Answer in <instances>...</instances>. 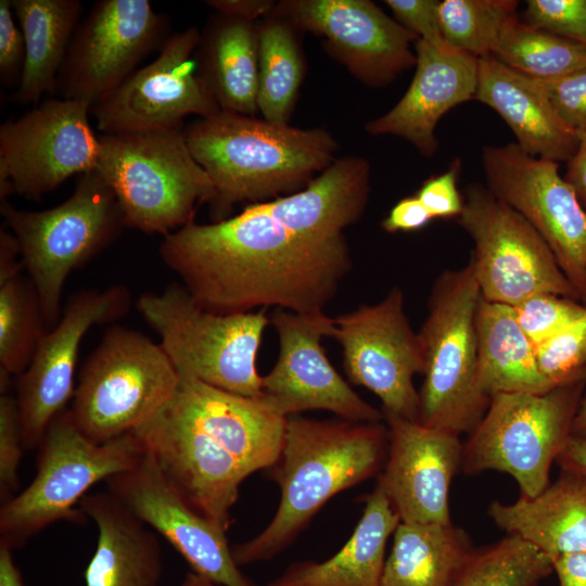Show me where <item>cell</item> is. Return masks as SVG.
<instances>
[{
  "label": "cell",
  "mask_w": 586,
  "mask_h": 586,
  "mask_svg": "<svg viewBox=\"0 0 586 586\" xmlns=\"http://www.w3.org/2000/svg\"><path fill=\"white\" fill-rule=\"evenodd\" d=\"M459 222L471 237L481 297L517 306L542 293L581 301L543 237L487 188L466 189Z\"/></svg>",
  "instance_id": "obj_11"
},
{
  "label": "cell",
  "mask_w": 586,
  "mask_h": 586,
  "mask_svg": "<svg viewBox=\"0 0 586 586\" xmlns=\"http://www.w3.org/2000/svg\"><path fill=\"white\" fill-rule=\"evenodd\" d=\"M565 180L574 189L577 199L586 212V131L578 133V145L569 160Z\"/></svg>",
  "instance_id": "obj_49"
},
{
  "label": "cell",
  "mask_w": 586,
  "mask_h": 586,
  "mask_svg": "<svg viewBox=\"0 0 586 586\" xmlns=\"http://www.w3.org/2000/svg\"><path fill=\"white\" fill-rule=\"evenodd\" d=\"M168 17L146 0H99L79 22L54 93L91 105L118 88L170 36Z\"/></svg>",
  "instance_id": "obj_13"
},
{
  "label": "cell",
  "mask_w": 586,
  "mask_h": 586,
  "mask_svg": "<svg viewBox=\"0 0 586 586\" xmlns=\"http://www.w3.org/2000/svg\"><path fill=\"white\" fill-rule=\"evenodd\" d=\"M0 213L18 242L50 330L61 318V296L71 272L110 246L126 227L118 201L92 170L80 175L72 195L52 208L18 209L4 200Z\"/></svg>",
  "instance_id": "obj_6"
},
{
  "label": "cell",
  "mask_w": 586,
  "mask_h": 586,
  "mask_svg": "<svg viewBox=\"0 0 586 586\" xmlns=\"http://www.w3.org/2000/svg\"><path fill=\"white\" fill-rule=\"evenodd\" d=\"M12 0H0V79L5 87H18L26 59L25 39L15 22Z\"/></svg>",
  "instance_id": "obj_43"
},
{
  "label": "cell",
  "mask_w": 586,
  "mask_h": 586,
  "mask_svg": "<svg viewBox=\"0 0 586 586\" xmlns=\"http://www.w3.org/2000/svg\"><path fill=\"white\" fill-rule=\"evenodd\" d=\"M526 24L586 46V0H528Z\"/></svg>",
  "instance_id": "obj_40"
},
{
  "label": "cell",
  "mask_w": 586,
  "mask_h": 586,
  "mask_svg": "<svg viewBox=\"0 0 586 586\" xmlns=\"http://www.w3.org/2000/svg\"><path fill=\"white\" fill-rule=\"evenodd\" d=\"M178 384L179 374L160 343L112 326L80 370L69 411L88 438L103 444L162 412Z\"/></svg>",
  "instance_id": "obj_8"
},
{
  "label": "cell",
  "mask_w": 586,
  "mask_h": 586,
  "mask_svg": "<svg viewBox=\"0 0 586 586\" xmlns=\"http://www.w3.org/2000/svg\"><path fill=\"white\" fill-rule=\"evenodd\" d=\"M167 409L220 444L247 475L270 469L280 457L288 418L259 397L241 396L179 375Z\"/></svg>",
  "instance_id": "obj_24"
},
{
  "label": "cell",
  "mask_w": 586,
  "mask_h": 586,
  "mask_svg": "<svg viewBox=\"0 0 586 586\" xmlns=\"http://www.w3.org/2000/svg\"><path fill=\"white\" fill-rule=\"evenodd\" d=\"M296 27L276 13L258 22V111L263 118L288 124L304 76Z\"/></svg>",
  "instance_id": "obj_33"
},
{
  "label": "cell",
  "mask_w": 586,
  "mask_h": 586,
  "mask_svg": "<svg viewBox=\"0 0 586 586\" xmlns=\"http://www.w3.org/2000/svg\"><path fill=\"white\" fill-rule=\"evenodd\" d=\"M532 78L552 79L586 67V46L515 20L493 54Z\"/></svg>",
  "instance_id": "obj_35"
},
{
  "label": "cell",
  "mask_w": 586,
  "mask_h": 586,
  "mask_svg": "<svg viewBox=\"0 0 586 586\" xmlns=\"http://www.w3.org/2000/svg\"><path fill=\"white\" fill-rule=\"evenodd\" d=\"M97 171L112 188L125 226L163 237L194 222L216 196L181 130L124 131L99 137Z\"/></svg>",
  "instance_id": "obj_4"
},
{
  "label": "cell",
  "mask_w": 586,
  "mask_h": 586,
  "mask_svg": "<svg viewBox=\"0 0 586 586\" xmlns=\"http://www.w3.org/2000/svg\"><path fill=\"white\" fill-rule=\"evenodd\" d=\"M493 522L507 535L530 543L550 560L586 552V476L562 470L559 477L533 498L511 504L493 501Z\"/></svg>",
  "instance_id": "obj_27"
},
{
  "label": "cell",
  "mask_w": 586,
  "mask_h": 586,
  "mask_svg": "<svg viewBox=\"0 0 586 586\" xmlns=\"http://www.w3.org/2000/svg\"><path fill=\"white\" fill-rule=\"evenodd\" d=\"M158 252L193 300L216 314L268 307L323 311L353 267L344 234L301 232L264 202L220 221L173 231Z\"/></svg>",
  "instance_id": "obj_1"
},
{
  "label": "cell",
  "mask_w": 586,
  "mask_h": 586,
  "mask_svg": "<svg viewBox=\"0 0 586 586\" xmlns=\"http://www.w3.org/2000/svg\"><path fill=\"white\" fill-rule=\"evenodd\" d=\"M35 285L23 272L0 281V375L18 377L44 332Z\"/></svg>",
  "instance_id": "obj_34"
},
{
  "label": "cell",
  "mask_w": 586,
  "mask_h": 586,
  "mask_svg": "<svg viewBox=\"0 0 586 586\" xmlns=\"http://www.w3.org/2000/svg\"><path fill=\"white\" fill-rule=\"evenodd\" d=\"M86 101L52 98L0 126V199L40 200L74 175L97 169L100 142Z\"/></svg>",
  "instance_id": "obj_12"
},
{
  "label": "cell",
  "mask_w": 586,
  "mask_h": 586,
  "mask_svg": "<svg viewBox=\"0 0 586 586\" xmlns=\"http://www.w3.org/2000/svg\"><path fill=\"white\" fill-rule=\"evenodd\" d=\"M480 392L491 398L499 393L552 391L539 372L535 347L521 329L512 306L480 298L475 316Z\"/></svg>",
  "instance_id": "obj_30"
},
{
  "label": "cell",
  "mask_w": 586,
  "mask_h": 586,
  "mask_svg": "<svg viewBox=\"0 0 586 586\" xmlns=\"http://www.w3.org/2000/svg\"><path fill=\"white\" fill-rule=\"evenodd\" d=\"M179 586H217L208 578L196 572H189L186 574L183 581Z\"/></svg>",
  "instance_id": "obj_54"
},
{
  "label": "cell",
  "mask_w": 586,
  "mask_h": 586,
  "mask_svg": "<svg viewBox=\"0 0 586 586\" xmlns=\"http://www.w3.org/2000/svg\"><path fill=\"white\" fill-rule=\"evenodd\" d=\"M12 7L26 47L14 100L29 104L54 93L82 4L79 0H12Z\"/></svg>",
  "instance_id": "obj_31"
},
{
  "label": "cell",
  "mask_w": 586,
  "mask_h": 586,
  "mask_svg": "<svg viewBox=\"0 0 586 586\" xmlns=\"http://www.w3.org/2000/svg\"><path fill=\"white\" fill-rule=\"evenodd\" d=\"M130 303V292L122 284L81 290L67 301L58 323L41 336L29 366L16 377L25 448L39 446L50 422L73 399L79 347L86 333L95 324L125 316Z\"/></svg>",
  "instance_id": "obj_18"
},
{
  "label": "cell",
  "mask_w": 586,
  "mask_h": 586,
  "mask_svg": "<svg viewBox=\"0 0 586 586\" xmlns=\"http://www.w3.org/2000/svg\"><path fill=\"white\" fill-rule=\"evenodd\" d=\"M534 79L562 122L577 135L586 131V67L558 78Z\"/></svg>",
  "instance_id": "obj_42"
},
{
  "label": "cell",
  "mask_w": 586,
  "mask_h": 586,
  "mask_svg": "<svg viewBox=\"0 0 586 586\" xmlns=\"http://www.w3.org/2000/svg\"><path fill=\"white\" fill-rule=\"evenodd\" d=\"M460 167L456 161L449 169L433 176L423 182L417 196L433 218L459 216L463 208V199L457 188Z\"/></svg>",
  "instance_id": "obj_45"
},
{
  "label": "cell",
  "mask_w": 586,
  "mask_h": 586,
  "mask_svg": "<svg viewBox=\"0 0 586 586\" xmlns=\"http://www.w3.org/2000/svg\"><path fill=\"white\" fill-rule=\"evenodd\" d=\"M105 482L109 492L158 532L194 572L220 586H258L241 572L226 532L181 497L148 451L135 469Z\"/></svg>",
  "instance_id": "obj_20"
},
{
  "label": "cell",
  "mask_w": 586,
  "mask_h": 586,
  "mask_svg": "<svg viewBox=\"0 0 586 586\" xmlns=\"http://www.w3.org/2000/svg\"><path fill=\"white\" fill-rule=\"evenodd\" d=\"M474 99L501 116L525 153L559 163L576 152L578 135L562 122L535 79L493 55L477 59Z\"/></svg>",
  "instance_id": "obj_25"
},
{
  "label": "cell",
  "mask_w": 586,
  "mask_h": 586,
  "mask_svg": "<svg viewBox=\"0 0 586 586\" xmlns=\"http://www.w3.org/2000/svg\"><path fill=\"white\" fill-rule=\"evenodd\" d=\"M433 219L430 212L417 195L398 201L382 220L381 226L387 232L416 231L426 226Z\"/></svg>",
  "instance_id": "obj_46"
},
{
  "label": "cell",
  "mask_w": 586,
  "mask_h": 586,
  "mask_svg": "<svg viewBox=\"0 0 586 586\" xmlns=\"http://www.w3.org/2000/svg\"><path fill=\"white\" fill-rule=\"evenodd\" d=\"M12 549L0 545V586H24Z\"/></svg>",
  "instance_id": "obj_52"
},
{
  "label": "cell",
  "mask_w": 586,
  "mask_h": 586,
  "mask_svg": "<svg viewBox=\"0 0 586 586\" xmlns=\"http://www.w3.org/2000/svg\"><path fill=\"white\" fill-rule=\"evenodd\" d=\"M473 550L464 532L453 523L400 522L382 586H453Z\"/></svg>",
  "instance_id": "obj_32"
},
{
  "label": "cell",
  "mask_w": 586,
  "mask_h": 586,
  "mask_svg": "<svg viewBox=\"0 0 586 586\" xmlns=\"http://www.w3.org/2000/svg\"><path fill=\"white\" fill-rule=\"evenodd\" d=\"M482 162L486 188L543 237L586 304V212L559 164L532 156L517 143L484 148Z\"/></svg>",
  "instance_id": "obj_14"
},
{
  "label": "cell",
  "mask_w": 586,
  "mask_h": 586,
  "mask_svg": "<svg viewBox=\"0 0 586 586\" xmlns=\"http://www.w3.org/2000/svg\"><path fill=\"white\" fill-rule=\"evenodd\" d=\"M584 384L547 393H499L463 444L461 468L475 474L511 475L521 496L533 498L549 484L551 464L571 436Z\"/></svg>",
  "instance_id": "obj_10"
},
{
  "label": "cell",
  "mask_w": 586,
  "mask_h": 586,
  "mask_svg": "<svg viewBox=\"0 0 586 586\" xmlns=\"http://www.w3.org/2000/svg\"><path fill=\"white\" fill-rule=\"evenodd\" d=\"M556 461L561 470L586 476V438L571 435Z\"/></svg>",
  "instance_id": "obj_51"
},
{
  "label": "cell",
  "mask_w": 586,
  "mask_h": 586,
  "mask_svg": "<svg viewBox=\"0 0 586 586\" xmlns=\"http://www.w3.org/2000/svg\"><path fill=\"white\" fill-rule=\"evenodd\" d=\"M181 497L226 532L249 475L220 444L167 407L133 432Z\"/></svg>",
  "instance_id": "obj_21"
},
{
  "label": "cell",
  "mask_w": 586,
  "mask_h": 586,
  "mask_svg": "<svg viewBox=\"0 0 586 586\" xmlns=\"http://www.w3.org/2000/svg\"><path fill=\"white\" fill-rule=\"evenodd\" d=\"M517 320L535 346L586 314V305L555 294H536L513 307Z\"/></svg>",
  "instance_id": "obj_39"
},
{
  "label": "cell",
  "mask_w": 586,
  "mask_h": 586,
  "mask_svg": "<svg viewBox=\"0 0 586 586\" xmlns=\"http://www.w3.org/2000/svg\"><path fill=\"white\" fill-rule=\"evenodd\" d=\"M137 309L160 335L180 377L241 396H262L256 359L270 324L265 309L216 314L201 307L181 283L141 294Z\"/></svg>",
  "instance_id": "obj_7"
},
{
  "label": "cell",
  "mask_w": 586,
  "mask_h": 586,
  "mask_svg": "<svg viewBox=\"0 0 586 586\" xmlns=\"http://www.w3.org/2000/svg\"><path fill=\"white\" fill-rule=\"evenodd\" d=\"M539 372L551 390L586 382V314L535 346Z\"/></svg>",
  "instance_id": "obj_38"
},
{
  "label": "cell",
  "mask_w": 586,
  "mask_h": 586,
  "mask_svg": "<svg viewBox=\"0 0 586 586\" xmlns=\"http://www.w3.org/2000/svg\"><path fill=\"white\" fill-rule=\"evenodd\" d=\"M480 298L470 260L460 270L442 273L418 333L424 360L418 421L458 436L473 431L491 400L476 383Z\"/></svg>",
  "instance_id": "obj_9"
},
{
  "label": "cell",
  "mask_w": 586,
  "mask_h": 586,
  "mask_svg": "<svg viewBox=\"0 0 586 586\" xmlns=\"http://www.w3.org/2000/svg\"><path fill=\"white\" fill-rule=\"evenodd\" d=\"M78 508L98 530L86 586H158L162 548L146 524L109 491L87 494Z\"/></svg>",
  "instance_id": "obj_26"
},
{
  "label": "cell",
  "mask_w": 586,
  "mask_h": 586,
  "mask_svg": "<svg viewBox=\"0 0 586 586\" xmlns=\"http://www.w3.org/2000/svg\"><path fill=\"white\" fill-rule=\"evenodd\" d=\"M21 257L20 246L14 234L8 229L0 230V281L23 272L24 265Z\"/></svg>",
  "instance_id": "obj_50"
},
{
  "label": "cell",
  "mask_w": 586,
  "mask_h": 586,
  "mask_svg": "<svg viewBox=\"0 0 586 586\" xmlns=\"http://www.w3.org/2000/svg\"><path fill=\"white\" fill-rule=\"evenodd\" d=\"M20 412L16 397L0 396V498H12L18 487L17 470L23 456Z\"/></svg>",
  "instance_id": "obj_41"
},
{
  "label": "cell",
  "mask_w": 586,
  "mask_h": 586,
  "mask_svg": "<svg viewBox=\"0 0 586 586\" xmlns=\"http://www.w3.org/2000/svg\"><path fill=\"white\" fill-rule=\"evenodd\" d=\"M279 340L278 359L263 377L262 396L276 413L289 418L306 410H328L355 422H380L382 413L341 377L321 345L332 336L334 318L324 311L275 308L270 316Z\"/></svg>",
  "instance_id": "obj_17"
},
{
  "label": "cell",
  "mask_w": 586,
  "mask_h": 586,
  "mask_svg": "<svg viewBox=\"0 0 586 586\" xmlns=\"http://www.w3.org/2000/svg\"><path fill=\"white\" fill-rule=\"evenodd\" d=\"M183 135L215 187L213 222L228 218L237 203L268 202L304 189L335 160L337 150L324 129L224 111L191 123Z\"/></svg>",
  "instance_id": "obj_2"
},
{
  "label": "cell",
  "mask_w": 586,
  "mask_h": 586,
  "mask_svg": "<svg viewBox=\"0 0 586 586\" xmlns=\"http://www.w3.org/2000/svg\"><path fill=\"white\" fill-rule=\"evenodd\" d=\"M388 454L378 482L400 522L449 524V492L461 467L459 436L417 420L384 415Z\"/></svg>",
  "instance_id": "obj_22"
},
{
  "label": "cell",
  "mask_w": 586,
  "mask_h": 586,
  "mask_svg": "<svg viewBox=\"0 0 586 586\" xmlns=\"http://www.w3.org/2000/svg\"><path fill=\"white\" fill-rule=\"evenodd\" d=\"M273 13L320 36L326 51L372 87L391 84L416 65L419 39L369 0H283Z\"/></svg>",
  "instance_id": "obj_19"
},
{
  "label": "cell",
  "mask_w": 586,
  "mask_h": 586,
  "mask_svg": "<svg viewBox=\"0 0 586 586\" xmlns=\"http://www.w3.org/2000/svg\"><path fill=\"white\" fill-rule=\"evenodd\" d=\"M37 448L34 480L0 508V545L12 550L55 522H86L88 517L75 506L88 491L135 469L146 453L135 433L103 444L91 441L77 428L69 409L53 418Z\"/></svg>",
  "instance_id": "obj_5"
},
{
  "label": "cell",
  "mask_w": 586,
  "mask_h": 586,
  "mask_svg": "<svg viewBox=\"0 0 586 586\" xmlns=\"http://www.w3.org/2000/svg\"><path fill=\"white\" fill-rule=\"evenodd\" d=\"M517 7L513 0L440 1L443 37L451 47L477 59L493 55L508 27L518 20Z\"/></svg>",
  "instance_id": "obj_37"
},
{
  "label": "cell",
  "mask_w": 586,
  "mask_h": 586,
  "mask_svg": "<svg viewBox=\"0 0 586 586\" xmlns=\"http://www.w3.org/2000/svg\"><path fill=\"white\" fill-rule=\"evenodd\" d=\"M198 73L220 111L255 116L258 111V22L215 13L195 51Z\"/></svg>",
  "instance_id": "obj_29"
},
{
  "label": "cell",
  "mask_w": 586,
  "mask_h": 586,
  "mask_svg": "<svg viewBox=\"0 0 586 586\" xmlns=\"http://www.w3.org/2000/svg\"><path fill=\"white\" fill-rule=\"evenodd\" d=\"M571 435L586 438V396L581 398L574 415L571 425Z\"/></svg>",
  "instance_id": "obj_53"
},
{
  "label": "cell",
  "mask_w": 586,
  "mask_h": 586,
  "mask_svg": "<svg viewBox=\"0 0 586 586\" xmlns=\"http://www.w3.org/2000/svg\"><path fill=\"white\" fill-rule=\"evenodd\" d=\"M396 21L419 39L434 46L446 43L441 28L436 0H386Z\"/></svg>",
  "instance_id": "obj_44"
},
{
  "label": "cell",
  "mask_w": 586,
  "mask_h": 586,
  "mask_svg": "<svg viewBox=\"0 0 586 586\" xmlns=\"http://www.w3.org/2000/svg\"><path fill=\"white\" fill-rule=\"evenodd\" d=\"M201 31L191 26L170 35L156 58L91 106L103 133L181 130L183 118L209 117L220 109L198 73Z\"/></svg>",
  "instance_id": "obj_16"
},
{
  "label": "cell",
  "mask_w": 586,
  "mask_h": 586,
  "mask_svg": "<svg viewBox=\"0 0 586 586\" xmlns=\"http://www.w3.org/2000/svg\"><path fill=\"white\" fill-rule=\"evenodd\" d=\"M551 564L559 586H586V552L557 557Z\"/></svg>",
  "instance_id": "obj_48"
},
{
  "label": "cell",
  "mask_w": 586,
  "mask_h": 586,
  "mask_svg": "<svg viewBox=\"0 0 586 586\" xmlns=\"http://www.w3.org/2000/svg\"><path fill=\"white\" fill-rule=\"evenodd\" d=\"M331 337L342 348L343 368L351 383L377 395L384 415L418 421L420 402L413 377L423 373V353L398 286L378 304L360 305L334 317Z\"/></svg>",
  "instance_id": "obj_15"
},
{
  "label": "cell",
  "mask_w": 586,
  "mask_h": 586,
  "mask_svg": "<svg viewBox=\"0 0 586 586\" xmlns=\"http://www.w3.org/2000/svg\"><path fill=\"white\" fill-rule=\"evenodd\" d=\"M552 572L551 560L513 535L474 549L453 586H537Z\"/></svg>",
  "instance_id": "obj_36"
},
{
  "label": "cell",
  "mask_w": 586,
  "mask_h": 586,
  "mask_svg": "<svg viewBox=\"0 0 586 586\" xmlns=\"http://www.w3.org/2000/svg\"><path fill=\"white\" fill-rule=\"evenodd\" d=\"M206 3L216 13L259 22L273 13L277 2L271 0H209Z\"/></svg>",
  "instance_id": "obj_47"
},
{
  "label": "cell",
  "mask_w": 586,
  "mask_h": 586,
  "mask_svg": "<svg viewBox=\"0 0 586 586\" xmlns=\"http://www.w3.org/2000/svg\"><path fill=\"white\" fill-rule=\"evenodd\" d=\"M386 438L380 422L288 418L280 457L270 468L281 491L278 510L257 536L231 547L237 564L276 557L330 498L374 475Z\"/></svg>",
  "instance_id": "obj_3"
},
{
  "label": "cell",
  "mask_w": 586,
  "mask_h": 586,
  "mask_svg": "<svg viewBox=\"0 0 586 586\" xmlns=\"http://www.w3.org/2000/svg\"><path fill=\"white\" fill-rule=\"evenodd\" d=\"M416 73L403 98L386 114L369 122L372 136L400 137L420 153L431 156L438 141L435 127L454 106L474 99L477 86V58L447 42L434 46L418 39Z\"/></svg>",
  "instance_id": "obj_23"
},
{
  "label": "cell",
  "mask_w": 586,
  "mask_h": 586,
  "mask_svg": "<svg viewBox=\"0 0 586 586\" xmlns=\"http://www.w3.org/2000/svg\"><path fill=\"white\" fill-rule=\"evenodd\" d=\"M400 519L378 482L346 544L324 561L290 564L267 586H382L385 547Z\"/></svg>",
  "instance_id": "obj_28"
}]
</instances>
